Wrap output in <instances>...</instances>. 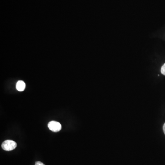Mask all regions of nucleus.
<instances>
[{"instance_id": "423d86ee", "label": "nucleus", "mask_w": 165, "mask_h": 165, "mask_svg": "<svg viewBox=\"0 0 165 165\" xmlns=\"http://www.w3.org/2000/svg\"><path fill=\"white\" fill-rule=\"evenodd\" d=\"M163 130L164 133H165V123H164V125H163Z\"/></svg>"}, {"instance_id": "f03ea898", "label": "nucleus", "mask_w": 165, "mask_h": 165, "mask_svg": "<svg viewBox=\"0 0 165 165\" xmlns=\"http://www.w3.org/2000/svg\"><path fill=\"white\" fill-rule=\"evenodd\" d=\"M48 128L52 131L57 132L62 129V125L59 122L54 121L50 122L48 124Z\"/></svg>"}, {"instance_id": "7ed1b4c3", "label": "nucleus", "mask_w": 165, "mask_h": 165, "mask_svg": "<svg viewBox=\"0 0 165 165\" xmlns=\"http://www.w3.org/2000/svg\"><path fill=\"white\" fill-rule=\"evenodd\" d=\"M25 86L26 85H25V82L23 81H18L16 85V88L19 91H24L25 89Z\"/></svg>"}, {"instance_id": "20e7f679", "label": "nucleus", "mask_w": 165, "mask_h": 165, "mask_svg": "<svg viewBox=\"0 0 165 165\" xmlns=\"http://www.w3.org/2000/svg\"><path fill=\"white\" fill-rule=\"evenodd\" d=\"M161 72L162 74L165 75V63L161 67Z\"/></svg>"}, {"instance_id": "39448f33", "label": "nucleus", "mask_w": 165, "mask_h": 165, "mask_svg": "<svg viewBox=\"0 0 165 165\" xmlns=\"http://www.w3.org/2000/svg\"><path fill=\"white\" fill-rule=\"evenodd\" d=\"M35 165H45V164L42 162H41V161H37L35 164Z\"/></svg>"}, {"instance_id": "f257e3e1", "label": "nucleus", "mask_w": 165, "mask_h": 165, "mask_svg": "<svg viewBox=\"0 0 165 165\" xmlns=\"http://www.w3.org/2000/svg\"><path fill=\"white\" fill-rule=\"evenodd\" d=\"M17 144L13 140H7L4 141L2 144V148L6 151H11L15 149L17 147Z\"/></svg>"}]
</instances>
